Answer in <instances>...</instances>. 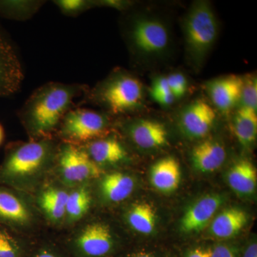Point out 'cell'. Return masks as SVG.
<instances>
[{"label": "cell", "mask_w": 257, "mask_h": 257, "mask_svg": "<svg viewBox=\"0 0 257 257\" xmlns=\"http://www.w3.org/2000/svg\"><path fill=\"white\" fill-rule=\"evenodd\" d=\"M222 202V197L218 194H209L198 200L184 214L181 222L182 231L192 233L204 229Z\"/></svg>", "instance_id": "5bb4252c"}, {"label": "cell", "mask_w": 257, "mask_h": 257, "mask_svg": "<svg viewBox=\"0 0 257 257\" xmlns=\"http://www.w3.org/2000/svg\"><path fill=\"white\" fill-rule=\"evenodd\" d=\"M167 80L169 87L172 94L175 96V99H180L185 95L187 91V79L182 73L171 74L167 76Z\"/></svg>", "instance_id": "f546056e"}, {"label": "cell", "mask_w": 257, "mask_h": 257, "mask_svg": "<svg viewBox=\"0 0 257 257\" xmlns=\"http://www.w3.org/2000/svg\"><path fill=\"white\" fill-rule=\"evenodd\" d=\"M68 251V250H67ZM28 257H73L69 253L63 252L60 248H57L55 246H40L32 250Z\"/></svg>", "instance_id": "4dcf8cb0"}, {"label": "cell", "mask_w": 257, "mask_h": 257, "mask_svg": "<svg viewBox=\"0 0 257 257\" xmlns=\"http://www.w3.org/2000/svg\"><path fill=\"white\" fill-rule=\"evenodd\" d=\"M233 128L238 141L243 147L252 145L257 136L256 111L241 106L234 115Z\"/></svg>", "instance_id": "7402d4cb"}, {"label": "cell", "mask_w": 257, "mask_h": 257, "mask_svg": "<svg viewBox=\"0 0 257 257\" xmlns=\"http://www.w3.org/2000/svg\"><path fill=\"white\" fill-rule=\"evenodd\" d=\"M248 221V215L238 208H229L221 211L211 225V234L216 237H232L244 227Z\"/></svg>", "instance_id": "ffe728a7"}, {"label": "cell", "mask_w": 257, "mask_h": 257, "mask_svg": "<svg viewBox=\"0 0 257 257\" xmlns=\"http://www.w3.org/2000/svg\"><path fill=\"white\" fill-rule=\"evenodd\" d=\"M132 257H152L150 256V254H147V253H138V254L134 255V256Z\"/></svg>", "instance_id": "8d00e7d4"}, {"label": "cell", "mask_w": 257, "mask_h": 257, "mask_svg": "<svg viewBox=\"0 0 257 257\" xmlns=\"http://www.w3.org/2000/svg\"><path fill=\"white\" fill-rule=\"evenodd\" d=\"M82 102L102 107L107 114L122 115L138 109L144 98L143 84L135 76L116 70L84 93Z\"/></svg>", "instance_id": "3957f363"}, {"label": "cell", "mask_w": 257, "mask_h": 257, "mask_svg": "<svg viewBox=\"0 0 257 257\" xmlns=\"http://www.w3.org/2000/svg\"><path fill=\"white\" fill-rule=\"evenodd\" d=\"M135 181L131 176L122 172L107 174L101 180L100 192L105 200L117 203L127 199L135 189Z\"/></svg>", "instance_id": "ac0fdd59"}, {"label": "cell", "mask_w": 257, "mask_h": 257, "mask_svg": "<svg viewBox=\"0 0 257 257\" xmlns=\"http://www.w3.org/2000/svg\"><path fill=\"white\" fill-rule=\"evenodd\" d=\"M32 250L0 224V257H28Z\"/></svg>", "instance_id": "484cf974"}, {"label": "cell", "mask_w": 257, "mask_h": 257, "mask_svg": "<svg viewBox=\"0 0 257 257\" xmlns=\"http://www.w3.org/2000/svg\"><path fill=\"white\" fill-rule=\"evenodd\" d=\"M32 214L16 190L0 184V224L18 228L31 222Z\"/></svg>", "instance_id": "4fadbf2b"}, {"label": "cell", "mask_w": 257, "mask_h": 257, "mask_svg": "<svg viewBox=\"0 0 257 257\" xmlns=\"http://www.w3.org/2000/svg\"><path fill=\"white\" fill-rule=\"evenodd\" d=\"M124 130L134 145L144 150L160 148L167 143L168 134L165 125L155 120L126 121Z\"/></svg>", "instance_id": "7c38bea8"}, {"label": "cell", "mask_w": 257, "mask_h": 257, "mask_svg": "<svg viewBox=\"0 0 257 257\" xmlns=\"http://www.w3.org/2000/svg\"><path fill=\"white\" fill-rule=\"evenodd\" d=\"M186 53L195 70L204 65L218 35V23L208 2L197 1L189 8L183 21Z\"/></svg>", "instance_id": "277c9868"}, {"label": "cell", "mask_w": 257, "mask_h": 257, "mask_svg": "<svg viewBox=\"0 0 257 257\" xmlns=\"http://www.w3.org/2000/svg\"><path fill=\"white\" fill-rule=\"evenodd\" d=\"M216 119L215 111L202 99L188 104L180 115L181 128L189 138H204L211 131Z\"/></svg>", "instance_id": "30bf717a"}, {"label": "cell", "mask_w": 257, "mask_h": 257, "mask_svg": "<svg viewBox=\"0 0 257 257\" xmlns=\"http://www.w3.org/2000/svg\"><path fill=\"white\" fill-rule=\"evenodd\" d=\"M58 148L50 138L11 145L0 165V184L14 190L31 187L55 162Z\"/></svg>", "instance_id": "7a4b0ae2"}, {"label": "cell", "mask_w": 257, "mask_h": 257, "mask_svg": "<svg viewBox=\"0 0 257 257\" xmlns=\"http://www.w3.org/2000/svg\"><path fill=\"white\" fill-rule=\"evenodd\" d=\"M5 138V131L4 128L2 126V124H0V145H2V143L4 141Z\"/></svg>", "instance_id": "d590c367"}, {"label": "cell", "mask_w": 257, "mask_h": 257, "mask_svg": "<svg viewBox=\"0 0 257 257\" xmlns=\"http://www.w3.org/2000/svg\"><path fill=\"white\" fill-rule=\"evenodd\" d=\"M24 79L18 51L8 34L0 28V99L18 92Z\"/></svg>", "instance_id": "9c48e42d"}, {"label": "cell", "mask_w": 257, "mask_h": 257, "mask_svg": "<svg viewBox=\"0 0 257 257\" xmlns=\"http://www.w3.org/2000/svg\"><path fill=\"white\" fill-rule=\"evenodd\" d=\"M54 5L64 16L77 17L95 8L94 0H55Z\"/></svg>", "instance_id": "83f0119b"}, {"label": "cell", "mask_w": 257, "mask_h": 257, "mask_svg": "<svg viewBox=\"0 0 257 257\" xmlns=\"http://www.w3.org/2000/svg\"><path fill=\"white\" fill-rule=\"evenodd\" d=\"M94 6L106 7L118 10H126L131 6L130 2L119 1V0H94Z\"/></svg>", "instance_id": "1f68e13d"}, {"label": "cell", "mask_w": 257, "mask_h": 257, "mask_svg": "<svg viewBox=\"0 0 257 257\" xmlns=\"http://www.w3.org/2000/svg\"><path fill=\"white\" fill-rule=\"evenodd\" d=\"M242 106L256 111L257 81L256 77L244 79V84L241 91V99Z\"/></svg>", "instance_id": "f1b7e54d"}, {"label": "cell", "mask_w": 257, "mask_h": 257, "mask_svg": "<svg viewBox=\"0 0 257 257\" xmlns=\"http://www.w3.org/2000/svg\"><path fill=\"white\" fill-rule=\"evenodd\" d=\"M187 257H212V251L210 249L196 248L191 251Z\"/></svg>", "instance_id": "836d02e7"}, {"label": "cell", "mask_w": 257, "mask_h": 257, "mask_svg": "<svg viewBox=\"0 0 257 257\" xmlns=\"http://www.w3.org/2000/svg\"><path fill=\"white\" fill-rule=\"evenodd\" d=\"M226 152L224 146L214 140H205L198 144L192 152L193 165L199 172H214L226 160Z\"/></svg>", "instance_id": "2e32d148"}, {"label": "cell", "mask_w": 257, "mask_h": 257, "mask_svg": "<svg viewBox=\"0 0 257 257\" xmlns=\"http://www.w3.org/2000/svg\"><path fill=\"white\" fill-rule=\"evenodd\" d=\"M180 180V166L174 157H166L152 166L150 181L152 186L160 192H174L178 188Z\"/></svg>", "instance_id": "e0dca14e"}, {"label": "cell", "mask_w": 257, "mask_h": 257, "mask_svg": "<svg viewBox=\"0 0 257 257\" xmlns=\"http://www.w3.org/2000/svg\"><path fill=\"white\" fill-rule=\"evenodd\" d=\"M69 193L57 187H49L39 197V204L50 221L60 223L66 216V205Z\"/></svg>", "instance_id": "44dd1931"}, {"label": "cell", "mask_w": 257, "mask_h": 257, "mask_svg": "<svg viewBox=\"0 0 257 257\" xmlns=\"http://www.w3.org/2000/svg\"><path fill=\"white\" fill-rule=\"evenodd\" d=\"M229 187L240 195L253 194L256 188L257 173L250 161L242 160L235 163L227 174Z\"/></svg>", "instance_id": "d6986e66"}, {"label": "cell", "mask_w": 257, "mask_h": 257, "mask_svg": "<svg viewBox=\"0 0 257 257\" xmlns=\"http://www.w3.org/2000/svg\"><path fill=\"white\" fill-rule=\"evenodd\" d=\"M127 221L133 229L143 234H150L155 226V210L151 205L147 203L134 205L128 211Z\"/></svg>", "instance_id": "cb8c5ba5"}, {"label": "cell", "mask_w": 257, "mask_h": 257, "mask_svg": "<svg viewBox=\"0 0 257 257\" xmlns=\"http://www.w3.org/2000/svg\"><path fill=\"white\" fill-rule=\"evenodd\" d=\"M109 124V116L105 113L74 107L64 116L59 127L64 143L82 146L105 136Z\"/></svg>", "instance_id": "8992f818"}, {"label": "cell", "mask_w": 257, "mask_h": 257, "mask_svg": "<svg viewBox=\"0 0 257 257\" xmlns=\"http://www.w3.org/2000/svg\"><path fill=\"white\" fill-rule=\"evenodd\" d=\"M243 84V77L230 74L209 81L206 89L216 109L226 114L239 102Z\"/></svg>", "instance_id": "8fae6325"}, {"label": "cell", "mask_w": 257, "mask_h": 257, "mask_svg": "<svg viewBox=\"0 0 257 257\" xmlns=\"http://www.w3.org/2000/svg\"><path fill=\"white\" fill-rule=\"evenodd\" d=\"M84 145L83 147L88 155L100 168L103 166L121 163L128 157L125 147L114 138L103 137Z\"/></svg>", "instance_id": "9a60e30c"}, {"label": "cell", "mask_w": 257, "mask_h": 257, "mask_svg": "<svg viewBox=\"0 0 257 257\" xmlns=\"http://www.w3.org/2000/svg\"><path fill=\"white\" fill-rule=\"evenodd\" d=\"M243 257H257L256 243H252L248 246L246 251H245Z\"/></svg>", "instance_id": "e575fe53"}, {"label": "cell", "mask_w": 257, "mask_h": 257, "mask_svg": "<svg viewBox=\"0 0 257 257\" xmlns=\"http://www.w3.org/2000/svg\"><path fill=\"white\" fill-rule=\"evenodd\" d=\"M126 20L125 40L134 55L152 60L162 57L168 51L171 43L170 30L162 20L142 15Z\"/></svg>", "instance_id": "5b68a950"}, {"label": "cell", "mask_w": 257, "mask_h": 257, "mask_svg": "<svg viewBox=\"0 0 257 257\" xmlns=\"http://www.w3.org/2000/svg\"><path fill=\"white\" fill-rule=\"evenodd\" d=\"M61 179L67 185H77L99 177L101 168L96 165L83 146L64 143L59 147L57 158Z\"/></svg>", "instance_id": "52a82bcc"}, {"label": "cell", "mask_w": 257, "mask_h": 257, "mask_svg": "<svg viewBox=\"0 0 257 257\" xmlns=\"http://www.w3.org/2000/svg\"><path fill=\"white\" fill-rule=\"evenodd\" d=\"M150 94L152 99L162 106H170L175 100L165 76L155 79L152 84Z\"/></svg>", "instance_id": "4316f807"}, {"label": "cell", "mask_w": 257, "mask_h": 257, "mask_svg": "<svg viewBox=\"0 0 257 257\" xmlns=\"http://www.w3.org/2000/svg\"><path fill=\"white\" fill-rule=\"evenodd\" d=\"M114 248V237L109 226L92 223L74 238L67 249L73 257H107Z\"/></svg>", "instance_id": "ba28073f"}, {"label": "cell", "mask_w": 257, "mask_h": 257, "mask_svg": "<svg viewBox=\"0 0 257 257\" xmlns=\"http://www.w3.org/2000/svg\"><path fill=\"white\" fill-rule=\"evenodd\" d=\"M85 84L50 82L35 89L19 109L18 117L32 140L50 138L62 119L84 95Z\"/></svg>", "instance_id": "6da1fadb"}, {"label": "cell", "mask_w": 257, "mask_h": 257, "mask_svg": "<svg viewBox=\"0 0 257 257\" xmlns=\"http://www.w3.org/2000/svg\"><path fill=\"white\" fill-rule=\"evenodd\" d=\"M42 0H0V16L14 21L30 20L41 10Z\"/></svg>", "instance_id": "603a6c76"}, {"label": "cell", "mask_w": 257, "mask_h": 257, "mask_svg": "<svg viewBox=\"0 0 257 257\" xmlns=\"http://www.w3.org/2000/svg\"><path fill=\"white\" fill-rule=\"evenodd\" d=\"M212 257H236L234 250L224 245H219L212 251Z\"/></svg>", "instance_id": "d6a6232c"}, {"label": "cell", "mask_w": 257, "mask_h": 257, "mask_svg": "<svg viewBox=\"0 0 257 257\" xmlns=\"http://www.w3.org/2000/svg\"><path fill=\"white\" fill-rule=\"evenodd\" d=\"M91 204L90 193L86 187H79L69 193L66 205L65 218L69 223L82 219L89 210Z\"/></svg>", "instance_id": "d4e9b609"}]
</instances>
